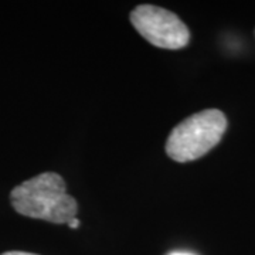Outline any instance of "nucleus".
I'll return each instance as SVG.
<instances>
[{"mask_svg": "<svg viewBox=\"0 0 255 255\" xmlns=\"http://www.w3.org/2000/svg\"><path fill=\"white\" fill-rule=\"evenodd\" d=\"M18 214L54 224H68L77 214V201L65 189L60 174L47 172L16 186L10 193Z\"/></svg>", "mask_w": 255, "mask_h": 255, "instance_id": "nucleus-1", "label": "nucleus"}, {"mask_svg": "<svg viewBox=\"0 0 255 255\" xmlns=\"http://www.w3.org/2000/svg\"><path fill=\"white\" fill-rule=\"evenodd\" d=\"M226 129L227 119L221 111H201L174 128L167 139L166 152L179 163L196 160L219 143Z\"/></svg>", "mask_w": 255, "mask_h": 255, "instance_id": "nucleus-2", "label": "nucleus"}, {"mask_svg": "<svg viewBox=\"0 0 255 255\" xmlns=\"http://www.w3.org/2000/svg\"><path fill=\"white\" fill-rule=\"evenodd\" d=\"M130 21L139 34L156 47L179 50L189 44V28L169 10L152 4H140L130 13Z\"/></svg>", "mask_w": 255, "mask_h": 255, "instance_id": "nucleus-3", "label": "nucleus"}, {"mask_svg": "<svg viewBox=\"0 0 255 255\" xmlns=\"http://www.w3.org/2000/svg\"><path fill=\"white\" fill-rule=\"evenodd\" d=\"M1 255H37V254H31V253H23V251H9V253H4Z\"/></svg>", "mask_w": 255, "mask_h": 255, "instance_id": "nucleus-4", "label": "nucleus"}, {"mask_svg": "<svg viewBox=\"0 0 255 255\" xmlns=\"http://www.w3.org/2000/svg\"><path fill=\"white\" fill-rule=\"evenodd\" d=\"M68 226H70L71 228H78L80 227V221H78L77 219H73L70 223H68Z\"/></svg>", "mask_w": 255, "mask_h": 255, "instance_id": "nucleus-5", "label": "nucleus"}, {"mask_svg": "<svg viewBox=\"0 0 255 255\" xmlns=\"http://www.w3.org/2000/svg\"><path fill=\"white\" fill-rule=\"evenodd\" d=\"M170 255H193V254H187V253H173Z\"/></svg>", "mask_w": 255, "mask_h": 255, "instance_id": "nucleus-6", "label": "nucleus"}]
</instances>
